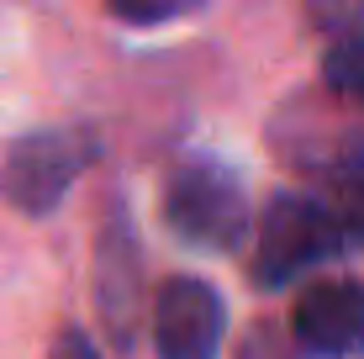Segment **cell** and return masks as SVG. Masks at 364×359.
Returning <instances> with one entry per match:
<instances>
[{
  "instance_id": "6da1fadb",
  "label": "cell",
  "mask_w": 364,
  "mask_h": 359,
  "mask_svg": "<svg viewBox=\"0 0 364 359\" xmlns=\"http://www.w3.org/2000/svg\"><path fill=\"white\" fill-rule=\"evenodd\" d=\"M343 249V222L311 195H274L269 212L259 217L254 238V275L264 286H291L296 275L328 264Z\"/></svg>"
},
{
  "instance_id": "7a4b0ae2",
  "label": "cell",
  "mask_w": 364,
  "mask_h": 359,
  "mask_svg": "<svg viewBox=\"0 0 364 359\" xmlns=\"http://www.w3.org/2000/svg\"><path fill=\"white\" fill-rule=\"evenodd\" d=\"M164 217L185 243L232 249L248 232V195L232 169L222 164H185L164 185Z\"/></svg>"
},
{
  "instance_id": "3957f363",
  "label": "cell",
  "mask_w": 364,
  "mask_h": 359,
  "mask_svg": "<svg viewBox=\"0 0 364 359\" xmlns=\"http://www.w3.org/2000/svg\"><path fill=\"white\" fill-rule=\"evenodd\" d=\"M222 296L196 275L164 280V291L154 296V343L159 359H217L222 349Z\"/></svg>"
},
{
  "instance_id": "277c9868",
  "label": "cell",
  "mask_w": 364,
  "mask_h": 359,
  "mask_svg": "<svg viewBox=\"0 0 364 359\" xmlns=\"http://www.w3.org/2000/svg\"><path fill=\"white\" fill-rule=\"evenodd\" d=\"M291 333L306 354L364 359V286L359 280H317L301 291Z\"/></svg>"
},
{
  "instance_id": "5b68a950",
  "label": "cell",
  "mask_w": 364,
  "mask_h": 359,
  "mask_svg": "<svg viewBox=\"0 0 364 359\" xmlns=\"http://www.w3.org/2000/svg\"><path fill=\"white\" fill-rule=\"evenodd\" d=\"M74 169H80V148L64 132H32V138L6 148V164H0V195L21 212L43 217L64 201Z\"/></svg>"
},
{
  "instance_id": "8992f818",
  "label": "cell",
  "mask_w": 364,
  "mask_h": 359,
  "mask_svg": "<svg viewBox=\"0 0 364 359\" xmlns=\"http://www.w3.org/2000/svg\"><path fill=\"white\" fill-rule=\"evenodd\" d=\"M322 74H328V85L338 95H348V101L364 106V37H348V43H338L328 53V64H322Z\"/></svg>"
},
{
  "instance_id": "52a82bcc",
  "label": "cell",
  "mask_w": 364,
  "mask_h": 359,
  "mask_svg": "<svg viewBox=\"0 0 364 359\" xmlns=\"http://www.w3.org/2000/svg\"><path fill=\"white\" fill-rule=\"evenodd\" d=\"M338 222L364 243V159H354V164L338 175Z\"/></svg>"
},
{
  "instance_id": "ba28073f",
  "label": "cell",
  "mask_w": 364,
  "mask_h": 359,
  "mask_svg": "<svg viewBox=\"0 0 364 359\" xmlns=\"http://www.w3.org/2000/svg\"><path fill=\"white\" fill-rule=\"evenodd\" d=\"M53 359H100L95 343L85 338V333H64V338L53 343Z\"/></svg>"
},
{
  "instance_id": "9c48e42d",
  "label": "cell",
  "mask_w": 364,
  "mask_h": 359,
  "mask_svg": "<svg viewBox=\"0 0 364 359\" xmlns=\"http://www.w3.org/2000/svg\"><path fill=\"white\" fill-rule=\"evenodd\" d=\"M180 6H117L122 21H169Z\"/></svg>"
}]
</instances>
